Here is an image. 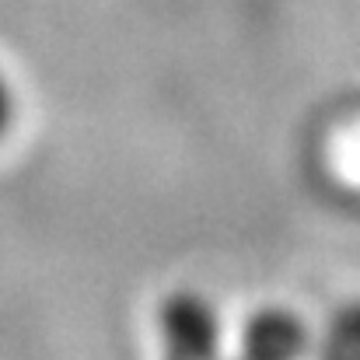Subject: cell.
<instances>
[{"mask_svg": "<svg viewBox=\"0 0 360 360\" xmlns=\"http://www.w3.org/2000/svg\"><path fill=\"white\" fill-rule=\"evenodd\" d=\"M154 336L161 360H228L231 354L221 308L196 287L161 294L154 308Z\"/></svg>", "mask_w": 360, "mask_h": 360, "instance_id": "1", "label": "cell"}, {"mask_svg": "<svg viewBox=\"0 0 360 360\" xmlns=\"http://www.w3.org/2000/svg\"><path fill=\"white\" fill-rule=\"evenodd\" d=\"M315 336L290 304H262L231 336L228 360H315Z\"/></svg>", "mask_w": 360, "mask_h": 360, "instance_id": "2", "label": "cell"}, {"mask_svg": "<svg viewBox=\"0 0 360 360\" xmlns=\"http://www.w3.org/2000/svg\"><path fill=\"white\" fill-rule=\"evenodd\" d=\"M315 360H360V297L336 304L315 336Z\"/></svg>", "mask_w": 360, "mask_h": 360, "instance_id": "3", "label": "cell"}, {"mask_svg": "<svg viewBox=\"0 0 360 360\" xmlns=\"http://www.w3.org/2000/svg\"><path fill=\"white\" fill-rule=\"evenodd\" d=\"M14 122H18V84L11 70L0 63V143L11 136Z\"/></svg>", "mask_w": 360, "mask_h": 360, "instance_id": "4", "label": "cell"}]
</instances>
